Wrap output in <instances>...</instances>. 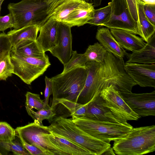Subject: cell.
<instances>
[{"label": "cell", "mask_w": 155, "mask_h": 155, "mask_svg": "<svg viewBox=\"0 0 155 155\" xmlns=\"http://www.w3.org/2000/svg\"><path fill=\"white\" fill-rule=\"evenodd\" d=\"M124 68L137 85L155 87V64L125 63Z\"/></svg>", "instance_id": "obj_13"}, {"label": "cell", "mask_w": 155, "mask_h": 155, "mask_svg": "<svg viewBox=\"0 0 155 155\" xmlns=\"http://www.w3.org/2000/svg\"><path fill=\"white\" fill-rule=\"evenodd\" d=\"M28 114L34 120V122L40 125H43L42 121L45 119L52 118L56 115L55 112L51 107L48 109H42L37 111L33 109H26Z\"/></svg>", "instance_id": "obj_29"}, {"label": "cell", "mask_w": 155, "mask_h": 155, "mask_svg": "<svg viewBox=\"0 0 155 155\" xmlns=\"http://www.w3.org/2000/svg\"><path fill=\"white\" fill-rule=\"evenodd\" d=\"M107 51L101 44L96 43L89 45L84 53L88 61L102 63L104 60Z\"/></svg>", "instance_id": "obj_25"}, {"label": "cell", "mask_w": 155, "mask_h": 155, "mask_svg": "<svg viewBox=\"0 0 155 155\" xmlns=\"http://www.w3.org/2000/svg\"><path fill=\"white\" fill-rule=\"evenodd\" d=\"M85 2L89 3H93V0H82Z\"/></svg>", "instance_id": "obj_42"}, {"label": "cell", "mask_w": 155, "mask_h": 155, "mask_svg": "<svg viewBox=\"0 0 155 155\" xmlns=\"http://www.w3.org/2000/svg\"><path fill=\"white\" fill-rule=\"evenodd\" d=\"M0 151L7 153L12 152L16 155H30L23 146L21 143L14 141L10 142L0 141Z\"/></svg>", "instance_id": "obj_28"}, {"label": "cell", "mask_w": 155, "mask_h": 155, "mask_svg": "<svg viewBox=\"0 0 155 155\" xmlns=\"http://www.w3.org/2000/svg\"><path fill=\"white\" fill-rule=\"evenodd\" d=\"M137 2L142 5L147 4H155V0H137Z\"/></svg>", "instance_id": "obj_40"}, {"label": "cell", "mask_w": 155, "mask_h": 155, "mask_svg": "<svg viewBox=\"0 0 155 155\" xmlns=\"http://www.w3.org/2000/svg\"><path fill=\"white\" fill-rule=\"evenodd\" d=\"M10 52L0 58V81L6 80L13 74L14 66L11 60Z\"/></svg>", "instance_id": "obj_27"}, {"label": "cell", "mask_w": 155, "mask_h": 155, "mask_svg": "<svg viewBox=\"0 0 155 155\" xmlns=\"http://www.w3.org/2000/svg\"></svg>", "instance_id": "obj_47"}, {"label": "cell", "mask_w": 155, "mask_h": 155, "mask_svg": "<svg viewBox=\"0 0 155 155\" xmlns=\"http://www.w3.org/2000/svg\"><path fill=\"white\" fill-rule=\"evenodd\" d=\"M108 21L104 24L109 29H117L137 34L138 23L133 19L126 0H111Z\"/></svg>", "instance_id": "obj_10"}, {"label": "cell", "mask_w": 155, "mask_h": 155, "mask_svg": "<svg viewBox=\"0 0 155 155\" xmlns=\"http://www.w3.org/2000/svg\"><path fill=\"white\" fill-rule=\"evenodd\" d=\"M15 130L16 136L21 137L28 143L38 147L46 155H67L49 139L48 135L51 131L48 126L39 125L34 122L18 127Z\"/></svg>", "instance_id": "obj_8"}, {"label": "cell", "mask_w": 155, "mask_h": 155, "mask_svg": "<svg viewBox=\"0 0 155 155\" xmlns=\"http://www.w3.org/2000/svg\"><path fill=\"white\" fill-rule=\"evenodd\" d=\"M124 64L123 58L117 57L108 51L102 63L87 61L85 65L86 80L77 102L88 104L100 95L104 88L110 85L120 92H131L133 87L137 84L126 72Z\"/></svg>", "instance_id": "obj_1"}, {"label": "cell", "mask_w": 155, "mask_h": 155, "mask_svg": "<svg viewBox=\"0 0 155 155\" xmlns=\"http://www.w3.org/2000/svg\"><path fill=\"white\" fill-rule=\"evenodd\" d=\"M128 106L140 117L155 115V91L136 94L120 92Z\"/></svg>", "instance_id": "obj_11"}, {"label": "cell", "mask_w": 155, "mask_h": 155, "mask_svg": "<svg viewBox=\"0 0 155 155\" xmlns=\"http://www.w3.org/2000/svg\"><path fill=\"white\" fill-rule=\"evenodd\" d=\"M15 130L5 122H0V141L10 142L16 138Z\"/></svg>", "instance_id": "obj_33"}, {"label": "cell", "mask_w": 155, "mask_h": 155, "mask_svg": "<svg viewBox=\"0 0 155 155\" xmlns=\"http://www.w3.org/2000/svg\"><path fill=\"white\" fill-rule=\"evenodd\" d=\"M102 0H93V5L94 7H97L99 6Z\"/></svg>", "instance_id": "obj_41"}, {"label": "cell", "mask_w": 155, "mask_h": 155, "mask_svg": "<svg viewBox=\"0 0 155 155\" xmlns=\"http://www.w3.org/2000/svg\"><path fill=\"white\" fill-rule=\"evenodd\" d=\"M83 2L82 0H54L48 4L47 16L44 23L49 19L62 22Z\"/></svg>", "instance_id": "obj_14"}, {"label": "cell", "mask_w": 155, "mask_h": 155, "mask_svg": "<svg viewBox=\"0 0 155 155\" xmlns=\"http://www.w3.org/2000/svg\"><path fill=\"white\" fill-rule=\"evenodd\" d=\"M11 51L23 57L41 58L46 55L36 40L21 41L12 46Z\"/></svg>", "instance_id": "obj_22"}, {"label": "cell", "mask_w": 155, "mask_h": 155, "mask_svg": "<svg viewBox=\"0 0 155 155\" xmlns=\"http://www.w3.org/2000/svg\"><path fill=\"white\" fill-rule=\"evenodd\" d=\"M48 127L50 131L82 147L91 155L103 154L110 148V143L86 133L74 123L72 118L58 117Z\"/></svg>", "instance_id": "obj_2"}, {"label": "cell", "mask_w": 155, "mask_h": 155, "mask_svg": "<svg viewBox=\"0 0 155 155\" xmlns=\"http://www.w3.org/2000/svg\"><path fill=\"white\" fill-rule=\"evenodd\" d=\"M126 1L133 19L138 23V15L137 0H126Z\"/></svg>", "instance_id": "obj_39"}, {"label": "cell", "mask_w": 155, "mask_h": 155, "mask_svg": "<svg viewBox=\"0 0 155 155\" xmlns=\"http://www.w3.org/2000/svg\"><path fill=\"white\" fill-rule=\"evenodd\" d=\"M94 9L93 3L84 1L70 13L62 22L71 27L83 25L92 18Z\"/></svg>", "instance_id": "obj_16"}, {"label": "cell", "mask_w": 155, "mask_h": 155, "mask_svg": "<svg viewBox=\"0 0 155 155\" xmlns=\"http://www.w3.org/2000/svg\"><path fill=\"white\" fill-rule=\"evenodd\" d=\"M58 26V21L49 19L39 28L40 33L36 41L45 52L49 51L56 45Z\"/></svg>", "instance_id": "obj_15"}, {"label": "cell", "mask_w": 155, "mask_h": 155, "mask_svg": "<svg viewBox=\"0 0 155 155\" xmlns=\"http://www.w3.org/2000/svg\"></svg>", "instance_id": "obj_46"}, {"label": "cell", "mask_w": 155, "mask_h": 155, "mask_svg": "<svg viewBox=\"0 0 155 155\" xmlns=\"http://www.w3.org/2000/svg\"><path fill=\"white\" fill-rule=\"evenodd\" d=\"M86 78L85 68L76 67L51 78L53 98L51 107L54 110L59 101L64 99L77 102Z\"/></svg>", "instance_id": "obj_4"}, {"label": "cell", "mask_w": 155, "mask_h": 155, "mask_svg": "<svg viewBox=\"0 0 155 155\" xmlns=\"http://www.w3.org/2000/svg\"><path fill=\"white\" fill-rule=\"evenodd\" d=\"M143 5L146 17L152 24L155 25V4H147Z\"/></svg>", "instance_id": "obj_37"}, {"label": "cell", "mask_w": 155, "mask_h": 155, "mask_svg": "<svg viewBox=\"0 0 155 155\" xmlns=\"http://www.w3.org/2000/svg\"><path fill=\"white\" fill-rule=\"evenodd\" d=\"M59 104H61L70 112L71 115L77 117L84 116L86 114L88 104H82L68 100L60 101Z\"/></svg>", "instance_id": "obj_30"}, {"label": "cell", "mask_w": 155, "mask_h": 155, "mask_svg": "<svg viewBox=\"0 0 155 155\" xmlns=\"http://www.w3.org/2000/svg\"><path fill=\"white\" fill-rule=\"evenodd\" d=\"M54 0H48L47 3L48 4H49L51 2Z\"/></svg>", "instance_id": "obj_44"}, {"label": "cell", "mask_w": 155, "mask_h": 155, "mask_svg": "<svg viewBox=\"0 0 155 155\" xmlns=\"http://www.w3.org/2000/svg\"><path fill=\"white\" fill-rule=\"evenodd\" d=\"M45 87L44 91V106L43 109H48L51 108L48 104L50 96L52 94V83L51 78L47 76L45 77Z\"/></svg>", "instance_id": "obj_35"}, {"label": "cell", "mask_w": 155, "mask_h": 155, "mask_svg": "<svg viewBox=\"0 0 155 155\" xmlns=\"http://www.w3.org/2000/svg\"><path fill=\"white\" fill-rule=\"evenodd\" d=\"M12 46L7 34L0 33V58L5 54L10 51Z\"/></svg>", "instance_id": "obj_34"}, {"label": "cell", "mask_w": 155, "mask_h": 155, "mask_svg": "<svg viewBox=\"0 0 155 155\" xmlns=\"http://www.w3.org/2000/svg\"><path fill=\"white\" fill-rule=\"evenodd\" d=\"M88 60L84 54H78L76 51H73L72 55L69 61L64 65L62 72H66L76 67L85 68V65Z\"/></svg>", "instance_id": "obj_31"}, {"label": "cell", "mask_w": 155, "mask_h": 155, "mask_svg": "<svg viewBox=\"0 0 155 155\" xmlns=\"http://www.w3.org/2000/svg\"><path fill=\"white\" fill-rule=\"evenodd\" d=\"M138 15V35L147 42L155 34V25L148 19L144 12L143 5L137 2Z\"/></svg>", "instance_id": "obj_24"}, {"label": "cell", "mask_w": 155, "mask_h": 155, "mask_svg": "<svg viewBox=\"0 0 155 155\" xmlns=\"http://www.w3.org/2000/svg\"><path fill=\"white\" fill-rule=\"evenodd\" d=\"M48 5L45 0H22L8 6L14 20L13 28L17 29L31 24L40 27L47 16Z\"/></svg>", "instance_id": "obj_6"}, {"label": "cell", "mask_w": 155, "mask_h": 155, "mask_svg": "<svg viewBox=\"0 0 155 155\" xmlns=\"http://www.w3.org/2000/svg\"><path fill=\"white\" fill-rule=\"evenodd\" d=\"M4 0H0V11L1 9V7L2 5Z\"/></svg>", "instance_id": "obj_43"}, {"label": "cell", "mask_w": 155, "mask_h": 155, "mask_svg": "<svg viewBox=\"0 0 155 155\" xmlns=\"http://www.w3.org/2000/svg\"><path fill=\"white\" fill-rule=\"evenodd\" d=\"M110 31L120 46L127 50L132 52L138 50L146 44L141 38L127 31L110 29Z\"/></svg>", "instance_id": "obj_19"}, {"label": "cell", "mask_w": 155, "mask_h": 155, "mask_svg": "<svg viewBox=\"0 0 155 155\" xmlns=\"http://www.w3.org/2000/svg\"><path fill=\"white\" fill-rule=\"evenodd\" d=\"M20 139V142L23 146L30 154L32 155H46L41 149L34 145L28 143L21 137H18Z\"/></svg>", "instance_id": "obj_38"}, {"label": "cell", "mask_w": 155, "mask_h": 155, "mask_svg": "<svg viewBox=\"0 0 155 155\" xmlns=\"http://www.w3.org/2000/svg\"><path fill=\"white\" fill-rule=\"evenodd\" d=\"M25 97L26 109L31 110L34 108L39 110L43 108L44 100L41 99L39 94L27 92Z\"/></svg>", "instance_id": "obj_32"}, {"label": "cell", "mask_w": 155, "mask_h": 155, "mask_svg": "<svg viewBox=\"0 0 155 155\" xmlns=\"http://www.w3.org/2000/svg\"><path fill=\"white\" fill-rule=\"evenodd\" d=\"M13 17L11 13L4 16H0V32H4L7 29L13 28Z\"/></svg>", "instance_id": "obj_36"}, {"label": "cell", "mask_w": 155, "mask_h": 155, "mask_svg": "<svg viewBox=\"0 0 155 155\" xmlns=\"http://www.w3.org/2000/svg\"><path fill=\"white\" fill-rule=\"evenodd\" d=\"M141 49L129 54L128 60L125 63L151 64L155 63V35L148 40Z\"/></svg>", "instance_id": "obj_20"}, {"label": "cell", "mask_w": 155, "mask_h": 155, "mask_svg": "<svg viewBox=\"0 0 155 155\" xmlns=\"http://www.w3.org/2000/svg\"><path fill=\"white\" fill-rule=\"evenodd\" d=\"M10 54L14 66L13 74L28 85H31L33 81L42 75L51 65L46 54L41 58L23 57L11 51Z\"/></svg>", "instance_id": "obj_7"}, {"label": "cell", "mask_w": 155, "mask_h": 155, "mask_svg": "<svg viewBox=\"0 0 155 155\" xmlns=\"http://www.w3.org/2000/svg\"><path fill=\"white\" fill-rule=\"evenodd\" d=\"M71 116L74 123L83 130L108 143L124 137L133 128L127 122L117 123L96 120L84 116Z\"/></svg>", "instance_id": "obj_5"}, {"label": "cell", "mask_w": 155, "mask_h": 155, "mask_svg": "<svg viewBox=\"0 0 155 155\" xmlns=\"http://www.w3.org/2000/svg\"><path fill=\"white\" fill-rule=\"evenodd\" d=\"M111 11L110 2L105 7L94 9L92 18L88 21L87 24L95 26H102L109 20Z\"/></svg>", "instance_id": "obj_26"}, {"label": "cell", "mask_w": 155, "mask_h": 155, "mask_svg": "<svg viewBox=\"0 0 155 155\" xmlns=\"http://www.w3.org/2000/svg\"><path fill=\"white\" fill-rule=\"evenodd\" d=\"M96 38L107 51L116 57L123 58L125 56L128 55L129 54L120 46L108 28L101 27L98 28Z\"/></svg>", "instance_id": "obj_18"}, {"label": "cell", "mask_w": 155, "mask_h": 155, "mask_svg": "<svg viewBox=\"0 0 155 155\" xmlns=\"http://www.w3.org/2000/svg\"><path fill=\"white\" fill-rule=\"evenodd\" d=\"M100 96L104 101V105L120 122L126 123L128 120H137L141 117L130 108L113 85L104 88Z\"/></svg>", "instance_id": "obj_9"}, {"label": "cell", "mask_w": 155, "mask_h": 155, "mask_svg": "<svg viewBox=\"0 0 155 155\" xmlns=\"http://www.w3.org/2000/svg\"><path fill=\"white\" fill-rule=\"evenodd\" d=\"M50 131L48 135L50 140L56 147L64 151L67 155H91L88 150L82 147L59 135Z\"/></svg>", "instance_id": "obj_21"}, {"label": "cell", "mask_w": 155, "mask_h": 155, "mask_svg": "<svg viewBox=\"0 0 155 155\" xmlns=\"http://www.w3.org/2000/svg\"><path fill=\"white\" fill-rule=\"evenodd\" d=\"M104 101L100 95L89 103L84 117L96 120L119 123L109 109L104 105Z\"/></svg>", "instance_id": "obj_17"}, {"label": "cell", "mask_w": 155, "mask_h": 155, "mask_svg": "<svg viewBox=\"0 0 155 155\" xmlns=\"http://www.w3.org/2000/svg\"><path fill=\"white\" fill-rule=\"evenodd\" d=\"M71 28L66 24L58 22L57 43L49 51L64 65L69 61L73 52Z\"/></svg>", "instance_id": "obj_12"}, {"label": "cell", "mask_w": 155, "mask_h": 155, "mask_svg": "<svg viewBox=\"0 0 155 155\" xmlns=\"http://www.w3.org/2000/svg\"><path fill=\"white\" fill-rule=\"evenodd\" d=\"M112 149L119 155H140L155 150V125L133 128L114 141Z\"/></svg>", "instance_id": "obj_3"}, {"label": "cell", "mask_w": 155, "mask_h": 155, "mask_svg": "<svg viewBox=\"0 0 155 155\" xmlns=\"http://www.w3.org/2000/svg\"><path fill=\"white\" fill-rule=\"evenodd\" d=\"M46 2H47V3L48 2V0H45Z\"/></svg>", "instance_id": "obj_45"}, {"label": "cell", "mask_w": 155, "mask_h": 155, "mask_svg": "<svg viewBox=\"0 0 155 155\" xmlns=\"http://www.w3.org/2000/svg\"><path fill=\"white\" fill-rule=\"evenodd\" d=\"M39 28L37 25L31 24L19 29L11 30L7 34L12 47L22 40H36Z\"/></svg>", "instance_id": "obj_23"}]
</instances>
